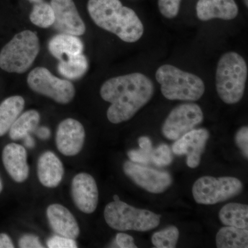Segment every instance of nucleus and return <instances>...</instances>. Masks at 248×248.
<instances>
[{
  "instance_id": "nucleus-1",
  "label": "nucleus",
  "mask_w": 248,
  "mask_h": 248,
  "mask_svg": "<svg viewBox=\"0 0 248 248\" xmlns=\"http://www.w3.org/2000/svg\"><path fill=\"white\" fill-rule=\"evenodd\" d=\"M155 87L149 78L140 73L110 78L102 84L100 95L111 105L108 120L120 124L133 118L153 97Z\"/></svg>"
},
{
  "instance_id": "nucleus-2",
  "label": "nucleus",
  "mask_w": 248,
  "mask_h": 248,
  "mask_svg": "<svg viewBox=\"0 0 248 248\" xmlns=\"http://www.w3.org/2000/svg\"><path fill=\"white\" fill-rule=\"evenodd\" d=\"M88 11L93 22L128 43L141 39L144 27L136 13L120 0H89Z\"/></svg>"
},
{
  "instance_id": "nucleus-3",
  "label": "nucleus",
  "mask_w": 248,
  "mask_h": 248,
  "mask_svg": "<svg viewBox=\"0 0 248 248\" xmlns=\"http://www.w3.org/2000/svg\"><path fill=\"white\" fill-rule=\"evenodd\" d=\"M246 60L235 52H228L218 60L216 89L220 99L227 104L239 102L244 95L248 78Z\"/></svg>"
},
{
  "instance_id": "nucleus-4",
  "label": "nucleus",
  "mask_w": 248,
  "mask_h": 248,
  "mask_svg": "<svg viewBox=\"0 0 248 248\" xmlns=\"http://www.w3.org/2000/svg\"><path fill=\"white\" fill-rule=\"evenodd\" d=\"M163 95L169 100L195 102L203 95L205 84L200 77L172 65L160 66L155 74Z\"/></svg>"
},
{
  "instance_id": "nucleus-5",
  "label": "nucleus",
  "mask_w": 248,
  "mask_h": 248,
  "mask_svg": "<svg viewBox=\"0 0 248 248\" xmlns=\"http://www.w3.org/2000/svg\"><path fill=\"white\" fill-rule=\"evenodd\" d=\"M40 40L35 32L23 31L16 34L0 51V68L8 73L27 72L40 52Z\"/></svg>"
},
{
  "instance_id": "nucleus-6",
  "label": "nucleus",
  "mask_w": 248,
  "mask_h": 248,
  "mask_svg": "<svg viewBox=\"0 0 248 248\" xmlns=\"http://www.w3.org/2000/svg\"><path fill=\"white\" fill-rule=\"evenodd\" d=\"M106 222L119 231L146 232L159 226L161 217L149 210L135 208L125 202H110L104 210Z\"/></svg>"
},
{
  "instance_id": "nucleus-7",
  "label": "nucleus",
  "mask_w": 248,
  "mask_h": 248,
  "mask_svg": "<svg viewBox=\"0 0 248 248\" xmlns=\"http://www.w3.org/2000/svg\"><path fill=\"white\" fill-rule=\"evenodd\" d=\"M244 186L237 178L205 176L197 179L192 187L196 203L214 205L233 198L242 192Z\"/></svg>"
},
{
  "instance_id": "nucleus-8",
  "label": "nucleus",
  "mask_w": 248,
  "mask_h": 248,
  "mask_svg": "<svg viewBox=\"0 0 248 248\" xmlns=\"http://www.w3.org/2000/svg\"><path fill=\"white\" fill-rule=\"evenodd\" d=\"M27 83L34 92L50 98L59 104H68L76 94V89L71 81L57 78L44 67L32 70L28 76Z\"/></svg>"
},
{
  "instance_id": "nucleus-9",
  "label": "nucleus",
  "mask_w": 248,
  "mask_h": 248,
  "mask_svg": "<svg viewBox=\"0 0 248 248\" xmlns=\"http://www.w3.org/2000/svg\"><path fill=\"white\" fill-rule=\"evenodd\" d=\"M203 120V111L200 106L195 103H185L170 112L161 127V132L168 140L176 141L195 129Z\"/></svg>"
},
{
  "instance_id": "nucleus-10",
  "label": "nucleus",
  "mask_w": 248,
  "mask_h": 248,
  "mask_svg": "<svg viewBox=\"0 0 248 248\" xmlns=\"http://www.w3.org/2000/svg\"><path fill=\"white\" fill-rule=\"evenodd\" d=\"M123 170L135 184L151 193H162L172 184V178L169 172L150 169L131 161L124 163Z\"/></svg>"
},
{
  "instance_id": "nucleus-11",
  "label": "nucleus",
  "mask_w": 248,
  "mask_h": 248,
  "mask_svg": "<svg viewBox=\"0 0 248 248\" xmlns=\"http://www.w3.org/2000/svg\"><path fill=\"white\" fill-rule=\"evenodd\" d=\"M50 5L55 14L53 26L57 31L68 35H84L86 25L73 0H51Z\"/></svg>"
},
{
  "instance_id": "nucleus-12",
  "label": "nucleus",
  "mask_w": 248,
  "mask_h": 248,
  "mask_svg": "<svg viewBox=\"0 0 248 248\" xmlns=\"http://www.w3.org/2000/svg\"><path fill=\"white\" fill-rule=\"evenodd\" d=\"M209 137L210 133L206 129H193L176 140L172 146L173 153L177 155H186L187 166L195 169L200 164Z\"/></svg>"
},
{
  "instance_id": "nucleus-13",
  "label": "nucleus",
  "mask_w": 248,
  "mask_h": 248,
  "mask_svg": "<svg viewBox=\"0 0 248 248\" xmlns=\"http://www.w3.org/2000/svg\"><path fill=\"white\" fill-rule=\"evenodd\" d=\"M85 138L82 124L75 119H66L59 124L57 130V148L65 156H76L82 149Z\"/></svg>"
},
{
  "instance_id": "nucleus-14",
  "label": "nucleus",
  "mask_w": 248,
  "mask_h": 248,
  "mask_svg": "<svg viewBox=\"0 0 248 248\" xmlns=\"http://www.w3.org/2000/svg\"><path fill=\"white\" fill-rule=\"evenodd\" d=\"M72 197L73 202L82 213L91 214L97 209L99 192L97 183L88 173L77 174L72 181Z\"/></svg>"
},
{
  "instance_id": "nucleus-15",
  "label": "nucleus",
  "mask_w": 248,
  "mask_h": 248,
  "mask_svg": "<svg viewBox=\"0 0 248 248\" xmlns=\"http://www.w3.org/2000/svg\"><path fill=\"white\" fill-rule=\"evenodd\" d=\"M2 161L5 169L15 182L23 183L27 180L29 166L27 152L24 146L16 143L6 145L2 151Z\"/></svg>"
},
{
  "instance_id": "nucleus-16",
  "label": "nucleus",
  "mask_w": 248,
  "mask_h": 248,
  "mask_svg": "<svg viewBox=\"0 0 248 248\" xmlns=\"http://www.w3.org/2000/svg\"><path fill=\"white\" fill-rule=\"evenodd\" d=\"M50 228L56 234L69 239H76L79 236V225L71 212L60 204H52L46 210Z\"/></svg>"
},
{
  "instance_id": "nucleus-17",
  "label": "nucleus",
  "mask_w": 248,
  "mask_h": 248,
  "mask_svg": "<svg viewBox=\"0 0 248 248\" xmlns=\"http://www.w3.org/2000/svg\"><path fill=\"white\" fill-rule=\"evenodd\" d=\"M196 11L197 17L203 22L214 19L232 20L239 14L234 0H198Z\"/></svg>"
},
{
  "instance_id": "nucleus-18",
  "label": "nucleus",
  "mask_w": 248,
  "mask_h": 248,
  "mask_svg": "<svg viewBox=\"0 0 248 248\" xmlns=\"http://www.w3.org/2000/svg\"><path fill=\"white\" fill-rule=\"evenodd\" d=\"M64 174L61 160L51 151L41 155L37 162V176L41 184L47 187L59 186Z\"/></svg>"
},
{
  "instance_id": "nucleus-19",
  "label": "nucleus",
  "mask_w": 248,
  "mask_h": 248,
  "mask_svg": "<svg viewBox=\"0 0 248 248\" xmlns=\"http://www.w3.org/2000/svg\"><path fill=\"white\" fill-rule=\"evenodd\" d=\"M48 50L54 58L61 60L65 56L67 58L82 53L84 45L78 36L61 33L49 41Z\"/></svg>"
},
{
  "instance_id": "nucleus-20",
  "label": "nucleus",
  "mask_w": 248,
  "mask_h": 248,
  "mask_svg": "<svg viewBox=\"0 0 248 248\" xmlns=\"http://www.w3.org/2000/svg\"><path fill=\"white\" fill-rule=\"evenodd\" d=\"M25 106L22 96H11L0 104V137L4 136L21 115Z\"/></svg>"
},
{
  "instance_id": "nucleus-21",
  "label": "nucleus",
  "mask_w": 248,
  "mask_h": 248,
  "mask_svg": "<svg viewBox=\"0 0 248 248\" xmlns=\"http://www.w3.org/2000/svg\"><path fill=\"white\" fill-rule=\"evenodd\" d=\"M220 221L226 226L248 229V206L245 204L229 203L218 213Z\"/></svg>"
},
{
  "instance_id": "nucleus-22",
  "label": "nucleus",
  "mask_w": 248,
  "mask_h": 248,
  "mask_svg": "<svg viewBox=\"0 0 248 248\" xmlns=\"http://www.w3.org/2000/svg\"><path fill=\"white\" fill-rule=\"evenodd\" d=\"M216 244L218 248H247L248 231L232 226L222 228L217 232Z\"/></svg>"
},
{
  "instance_id": "nucleus-23",
  "label": "nucleus",
  "mask_w": 248,
  "mask_h": 248,
  "mask_svg": "<svg viewBox=\"0 0 248 248\" xmlns=\"http://www.w3.org/2000/svg\"><path fill=\"white\" fill-rule=\"evenodd\" d=\"M40 115L37 110L26 111L18 117L10 128V138L14 141L22 140L24 137L35 131L38 127Z\"/></svg>"
},
{
  "instance_id": "nucleus-24",
  "label": "nucleus",
  "mask_w": 248,
  "mask_h": 248,
  "mask_svg": "<svg viewBox=\"0 0 248 248\" xmlns=\"http://www.w3.org/2000/svg\"><path fill=\"white\" fill-rule=\"evenodd\" d=\"M59 73L63 78L75 80L82 78L89 69V62L82 53L62 59L59 62Z\"/></svg>"
},
{
  "instance_id": "nucleus-25",
  "label": "nucleus",
  "mask_w": 248,
  "mask_h": 248,
  "mask_svg": "<svg viewBox=\"0 0 248 248\" xmlns=\"http://www.w3.org/2000/svg\"><path fill=\"white\" fill-rule=\"evenodd\" d=\"M30 20L34 25L42 29L53 26L55 14L51 5L43 1L35 4L30 14Z\"/></svg>"
},
{
  "instance_id": "nucleus-26",
  "label": "nucleus",
  "mask_w": 248,
  "mask_h": 248,
  "mask_svg": "<svg viewBox=\"0 0 248 248\" xmlns=\"http://www.w3.org/2000/svg\"><path fill=\"white\" fill-rule=\"evenodd\" d=\"M179 237V232L177 227L169 226L155 232L152 236V243L156 248H173L176 247Z\"/></svg>"
},
{
  "instance_id": "nucleus-27",
  "label": "nucleus",
  "mask_w": 248,
  "mask_h": 248,
  "mask_svg": "<svg viewBox=\"0 0 248 248\" xmlns=\"http://www.w3.org/2000/svg\"><path fill=\"white\" fill-rule=\"evenodd\" d=\"M172 161V153L168 145L163 143L152 151L151 161L159 167L169 166Z\"/></svg>"
},
{
  "instance_id": "nucleus-28",
  "label": "nucleus",
  "mask_w": 248,
  "mask_h": 248,
  "mask_svg": "<svg viewBox=\"0 0 248 248\" xmlns=\"http://www.w3.org/2000/svg\"><path fill=\"white\" fill-rule=\"evenodd\" d=\"M182 0H158L160 13L165 17L172 19L177 17Z\"/></svg>"
},
{
  "instance_id": "nucleus-29",
  "label": "nucleus",
  "mask_w": 248,
  "mask_h": 248,
  "mask_svg": "<svg viewBox=\"0 0 248 248\" xmlns=\"http://www.w3.org/2000/svg\"><path fill=\"white\" fill-rule=\"evenodd\" d=\"M49 248H76L78 244L75 239H69L60 235H55L49 238L46 242Z\"/></svg>"
},
{
  "instance_id": "nucleus-30",
  "label": "nucleus",
  "mask_w": 248,
  "mask_h": 248,
  "mask_svg": "<svg viewBox=\"0 0 248 248\" xmlns=\"http://www.w3.org/2000/svg\"><path fill=\"white\" fill-rule=\"evenodd\" d=\"M235 143L241 150L246 159L248 157V128L243 126L238 130L235 135Z\"/></svg>"
},
{
  "instance_id": "nucleus-31",
  "label": "nucleus",
  "mask_w": 248,
  "mask_h": 248,
  "mask_svg": "<svg viewBox=\"0 0 248 248\" xmlns=\"http://www.w3.org/2000/svg\"><path fill=\"white\" fill-rule=\"evenodd\" d=\"M152 151H147L141 148L139 150H131L128 152V156L130 161L134 163L146 165L151 162Z\"/></svg>"
},
{
  "instance_id": "nucleus-32",
  "label": "nucleus",
  "mask_w": 248,
  "mask_h": 248,
  "mask_svg": "<svg viewBox=\"0 0 248 248\" xmlns=\"http://www.w3.org/2000/svg\"><path fill=\"white\" fill-rule=\"evenodd\" d=\"M19 247L21 248H42L43 245L35 235L26 234L19 241Z\"/></svg>"
},
{
  "instance_id": "nucleus-33",
  "label": "nucleus",
  "mask_w": 248,
  "mask_h": 248,
  "mask_svg": "<svg viewBox=\"0 0 248 248\" xmlns=\"http://www.w3.org/2000/svg\"><path fill=\"white\" fill-rule=\"evenodd\" d=\"M116 242L121 248H136L133 236L125 233H119L116 236Z\"/></svg>"
},
{
  "instance_id": "nucleus-34",
  "label": "nucleus",
  "mask_w": 248,
  "mask_h": 248,
  "mask_svg": "<svg viewBox=\"0 0 248 248\" xmlns=\"http://www.w3.org/2000/svg\"><path fill=\"white\" fill-rule=\"evenodd\" d=\"M15 246L9 235L0 234V248H14Z\"/></svg>"
},
{
  "instance_id": "nucleus-35",
  "label": "nucleus",
  "mask_w": 248,
  "mask_h": 248,
  "mask_svg": "<svg viewBox=\"0 0 248 248\" xmlns=\"http://www.w3.org/2000/svg\"><path fill=\"white\" fill-rule=\"evenodd\" d=\"M139 146L141 149L147 150V151H153V144L151 139L148 137L143 136L139 138Z\"/></svg>"
},
{
  "instance_id": "nucleus-36",
  "label": "nucleus",
  "mask_w": 248,
  "mask_h": 248,
  "mask_svg": "<svg viewBox=\"0 0 248 248\" xmlns=\"http://www.w3.org/2000/svg\"><path fill=\"white\" fill-rule=\"evenodd\" d=\"M36 135L42 140H46L50 137V130L45 126H41L36 128L35 130Z\"/></svg>"
},
{
  "instance_id": "nucleus-37",
  "label": "nucleus",
  "mask_w": 248,
  "mask_h": 248,
  "mask_svg": "<svg viewBox=\"0 0 248 248\" xmlns=\"http://www.w3.org/2000/svg\"><path fill=\"white\" fill-rule=\"evenodd\" d=\"M24 145H25L26 147L29 148H32L35 146V143L33 139H32V137L30 136V135H28L27 136L24 137Z\"/></svg>"
},
{
  "instance_id": "nucleus-38",
  "label": "nucleus",
  "mask_w": 248,
  "mask_h": 248,
  "mask_svg": "<svg viewBox=\"0 0 248 248\" xmlns=\"http://www.w3.org/2000/svg\"><path fill=\"white\" fill-rule=\"evenodd\" d=\"M31 2L35 3V4H37V3H40L41 1H43V0H29Z\"/></svg>"
},
{
  "instance_id": "nucleus-39",
  "label": "nucleus",
  "mask_w": 248,
  "mask_h": 248,
  "mask_svg": "<svg viewBox=\"0 0 248 248\" xmlns=\"http://www.w3.org/2000/svg\"><path fill=\"white\" fill-rule=\"evenodd\" d=\"M3 190V184L2 181H1V177H0V194H1V191Z\"/></svg>"
},
{
  "instance_id": "nucleus-40",
  "label": "nucleus",
  "mask_w": 248,
  "mask_h": 248,
  "mask_svg": "<svg viewBox=\"0 0 248 248\" xmlns=\"http://www.w3.org/2000/svg\"><path fill=\"white\" fill-rule=\"evenodd\" d=\"M113 200L115 201V202H117V201H120V197H119L118 195H114Z\"/></svg>"
},
{
  "instance_id": "nucleus-41",
  "label": "nucleus",
  "mask_w": 248,
  "mask_h": 248,
  "mask_svg": "<svg viewBox=\"0 0 248 248\" xmlns=\"http://www.w3.org/2000/svg\"><path fill=\"white\" fill-rule=\"evenodd\" d=\"M244 2H245V4H246V6H247V7H248V0H244Z\"/></svg>"
}]
</instances>
